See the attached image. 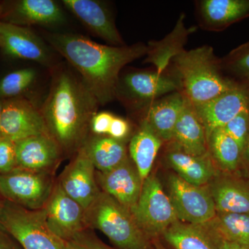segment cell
Segmentation results:
<instances>
[{
    "instance_id": "cell-1",
    "label": "cell",
    "mask_w": 249,
    "mask_h": 249,
    "mask_svg": "<svg viewBox=\"0 0 249 249\" xmlns=\"http://www.w3.org/2000/svg\"><path fill=\"white\" fill-rule=\"evenodd\" d=\"M49 43L78 72L97 100L105 106L116 98L121 71L127 64L146 55L147 45H101L79 34H48Z\"/></svg>"
},
{
    "instance_id": "cell-2",
    "label": "cell",
    "mask_w": 249,
    "mask_h": 249,
    "mask_svg": "<svg viewBox=\"0 0 249 249\" xmlns=\"http://www.w3.org/2000/svg\"><path fill=\"white\" fill-rule=\"evenodd\" d=\"M98 106L79 76L67 69L54 70L50 90L40 111L49 134L64 155H75L85 145Z\"/></svg>"
},
{
    "instance_id": "cell-3",
    "label": "cell",
    "mask_w": 249,
    "mask_h": 249,
    "mask_svg": "<svg viewBox=\"0 0 249 249\" xmlns=\"http://www.w3.org/2000/svg\"><path fill=\"white\" fill-rule=\"evenodd\" d=\"M172 61L181 91L193 106L204 104L237 85L223 76L220 60L211 46L183 49Z\"/></svg>"
},
{
    "instance_id": "cell-4",
    "label": "cell",
    "mask_w": 249,
    "mask_h": 249,
    "mask_svg": "<svg viewBox=\"0 0 249 249\" xmlns=\"http://www.w3.org/2000/svg\"><path fill=\"white\" fill-rule=\"evenodd\" d=\"M87 227L101 231L119 249H150V239L130 211L104 192L85 211Z\"/></svg>"
},
{
    "instance_id": "cell-5",
    "label": "cell",
    "mask_w": 249,
    "mask_h": 249,
    "mask_svg": "<svg viewBox=\"0 0 249 249\" xmlns=\"http://www.w3.org/2000/svg\"><path fill=\"white\" fill-rule=\"evenodd\" d=\"M0 223L22 249H66L47 225L43 209L31 211L4 199Z\"/></svg>"
},
{
    "instance_id": "cell-6",
    "label": "cell",
    "mask_w": 249,
    "mask_h": 249,
    "mask_svg": "<svg viewBox=\"0 0 249 249\" xmlns=\"http://www.w3.org/2000/svg\"><path fill=\"white\" fill-rule=\"evenodd\" d=\"M131 213L150 239L163 235L170 226L179 221L169 196L155 175H149L142 183L138 202Z\"/></svg>"
},
{
    "instance_id": "cell-7",
    "label": "cell",
    "mask_w": 249,
    "mask_h": 249,
    "mask_svg": "<svg viewBox=\"0 0 249 249\" xmlns=\"http://www.w3.org/2000/svg\"><path fill=\"white\" fill-rule=\"evenodd\" d=\"M181 89V83L175 74L134 71L119 77L116 98L130 109H145L161 96Z\"/></svg>"
},
{
    "instance_id": "cell-8",
    "label": "cell",
    "mask_w": 249,
    "mask_h": 249,
    "mask_svg": "<svg viewBox=\"0 0 249 249\" xmlns=\"http://www.w3.org/2000/svg\"><path fill=\"white\" fill-rule=\"evenodd\" d=\"M55 183L53 173L16 168L0 175V194L5 200L37 211L43 209Z\"/></svg>"
},
{
    "instance_id": "cell-9",
    "label": "cell",
    "mask_w": 249,
    "mask_h": 249,
    "mask_svg": "<svg viewBox=\"0 0 249 249\" xmlns=\"http://www.w3.org/2000/svg\"><path fill=\"white\" fill-rule=\"evenodd\" d=\"M169 198L178 220L188 224L203 225L217 214L209 188L186 182L178 175L168 180Z\"/></svg>"
},
{
    "instance_id": "cell-10",
    "label": "cell",
    "mask_w": 249,
    "mask_h": 249,
    "mask_svg": "<svg viewBox=\"0 0 249 249\" xmlns=\"http://www.w3.org/2000/svg\"><path fill=\"white\" fill-rule=\"evenodd\" d=\"M49 134L40 108L27 98L4 100L0 121V136L16 142Z\"/></svg>"
},
{
    "instance_id": "cell-11",
    "label": "cell",
    "mask_w": 249,
    "mask_h": 249,
    "mask_svg": "<svg viewBox=\"0 0 249 249\" xmlns=\"http://www.w3.org/2000/svg\"><path fill=\"white\" fill-rule=\"evenodd\" d=\"M43 210L49 229L63 242L88 229L85 210L65 193L58 181L54 185Z\"/></svg>"
},
{
    "instance_id": "cell-12",
    "label": "cell",
    "mask_w": 249,
    "mask_h": 249,
    "mask_svg": "<svg viewBox=\"0 0 249 249\" xmlns=\"http://www.w3.org/2000/svg\"><path fill=\"white\" fill-rule=\"evenodd\" d=\"M96 171L83 147L65 167L58 181L65 193L85 211L101 191L96 181Z\"/></svg>"
},
{
    "instance_id": "cell-13",
    "label": "cell",
    "mask_w": 249,
    "mask_h": 249,
    "mask_svg": "<svg viewBox=\"0 0 249 249\" xmlns=\"http://www.w3.org/2000/svg\"><path fill=\"white\" fill-rule=\"evenodd\" d=\"M193 107L208 139L214 129L222 128L242 111L249 109V90L237 85L211 101Z\"/></svg>"
},
{
    "instance_id": "cell-14",
    "label": "cell",
    "mask_w": 249,
    "mask_h": 249,
    "mask_svg": "<svg viewBox=\"0 0 249 249\" xmlns=\"http://www.w3.org/2000/svg\"><path fill=\"white\" fill-rule=\"evenodd\" d=\"M0 20L16 25L55 26L65 21V15L53 0H19L0 4Z\"/></svg>"
},
{
    "instance_id": "cell-15",
    "label": "cell",
    "mask_w": 249,
    "mask_h": 249,
    "mask_svg": "<svg viewBox=\"0 0 249 249\" xmlns=\"http://www.w3.org/2000/svg\"><path fill=\"white\" fill-rule=\"evenodd\" d=\"M96 178L101 191L131 212L138 202L143 181L129 159L106 173L96 170Z\"/></svg>"
},
{
    "instance_id": "cell-16",
    "label": "cell",
    "mask_w": 249,
    "mask_h": 249,
    "mask_svg": "<svg viewBox=\"0 0 249 249\" xmlns=\"http://www.w3.org/2000/svg\"><path fill=\"white\" fill-rule=\"evenodd\" d=\"M17 168L34 172H50L62 159L61 149L50 134H41L16 142Z\"/></svg>"
},
{
    "instance_id": "cell-17",
    "label": "cell",
    "mask_w": 249,
    "mask_h": 249,
    "mask_svg": "<svg viewBox=\"0 0 249 249\" xmlns=\"http://www.w3.org/2000/svg\"><path fill=\"white\" fill-rule=\"evenodd\" d=\"M1 48L8 55L49 65L51 55L44 41L30 29L0 20Z\"/></svg>"
},
{
    "instance_id": "cell-18",
    "label": "cell",
    "mask_w": 249,
    "mask_h": 249,
    "mask_svg": "<svg viewBox=\"0 0 249 249\" xmlns=\"http://www.w3.org/2000/svg\"><path fill=\"white\" fill-rule=\"evenodd\" d=\"M62 4L94 35L111 46L122 47L124 42L114 22L112 14L96 0H63Z\"/></svg>"
},
{
    "instance_id": "cell-19",
    "label": "cell",
    "mask_w": 249,
    "mask_h": 249,
    "mask_svg": "<svg viewBox=\"0 0 249 249\" xmlns=\"http://www.w3.org/2000/svg\"><path fill=\"white\" fill-rule=\"evenodd\" d=\"M199 25L219 31L249 17V0H201L196 1Z\"/></svg>"
},
{
    "instance_id": "cell-20",
    "label": "cell",
    "mask_w": 249,
    "mask_h": 249,
    "mask_svg": "<svg viewBox=\"0 0 249 249\" xmlns=\"http://www.w3.org/2000/svg\"><path fill=\"white\" fill-rule=\"evenodd\" d=\"M209 190L216 212L249 214V181L227 175L214 179Z\"/></svg>"
},
{
    "instance_id": "cell-21",
    "label": "cell",
    "mask_w": 249,
    "mask_h": 249,
    "mask_svg": "<svg viewBox=\"0 0 249 249\" xmlns=\"http://www.w3.org/2000/svg\"><path fill=\"white\" fill-rule=\"evenodd\" d=\"M172 141L177 147L189 155H209V142L204 125L193 105L187 99L174 129Z\"/></svg>"
},
{
    "instance_id": "cell-22",
    "label": "cell",
    "mask_w": 249,
    "mask_h": 249,
    "mask_svg": "<svg viewBox=\"0 0 249 249\" xmlns=\"http://www.w3.org/2000/svg\"><path fill=\"white\" fill-rule=\"evenodd\" d=\"M186 98L180 91L170 93L149 105L144 122L163 142H171L174 129L182 111Z\"/></svg>"
},
{
    "instance_id": "cell-23",
    "label": "cell",
    "mask_w": 249,
    "mask_h": 249,
    "mask_svg": "<svg viewBox=\"0 0 249 249\" xmlns=\"http://www.w3.org/2000/svg\"><path fill=\"white\" fill-rule=\"evenodd\" d=\"M163 237L175 249H220L223 240L209 224L178 221L163 232Z\"/></svg>"
},
{
    "instance_id": "cell-24",
    "label": "cell",
    "mask_w": 249,
    "mask_h": 249,
    "mask_svg": "<svg viewBox=\"0 0 249 249\" xmlns=\"http://www.w3.org/2000/svg\"><path fill=\"white\" fill-rule=\"evenodd\" d=\"M184 20L185 14H182L173 30L164 38L160 41H150L147 44L145 62L152 64L158 74L165 73L170 62L184 49L188 36L196 30V27L186 28Z\"/></svg>"
},
{
    "instance_id": "cell-25",
    "label": "cell",
    "mask_w": 249,
    "mask_h": 249,
    "mask_svg": "<svg viewBox=\"0 0 249 249\" xmlns=\"http://www.w3.org/2000/svg\"><path fill=\"white\" fill-rule=\"evenodd\" d=\"M83 148L96 170L102 173L114 169L128 159L124 142L107 135L89 136Z\"/></svg>"
},
{
    "instance_id": "cell-26",
    "label": "cell",
    "mask_w": 249,
    "mask_h": 249,
    "mask_svg": "<svg viewBox=\"0 0 249 249\" xmlns=\"http://www.w3.org/2000/svg\"><path fill=\"white\" fill-rule=\"evenodd\" d=\"M167 160L178 177L195 186H206L215 176L213 165L208 155L196 157L176 147L168 152Z\"/></svg>"
},
{
    "instance_id": "cell-27",
    "label": "cell",
    "mask_w": 249,
    "mask_h": 249,
    "mask_svg": "<svg viewBox=\"0 0 249 249\" xmlns=\"http://www.w3.org/2000/svg\"><path fill=\"white\" fill-rule=\"evenodd\" d=\"M162 143L163 141L142 121L140 128L129 142V154L142 181L150 175Z\"/></svg>"
},
{
    "instance_id": "cell-28",
    "label": "cell",
    "mask_w": 249,
    "mask_h": 249,
    "mask_svg": "<svg viewBox=\"0 0 249 249\" xmlns=\"http://www.w3.org/2000/svg\"><path fill=\"white\" fill-rule=\"evenodd\" d=\"M209 150L219 168L232 174L240 168L244 154L237 142L223 129H214L208 138Z\"/></svg>"
},
{
    "instance_id": "cell-29",
    "label": "cell",
    "mask_w": 249,
    "mask_h": 249,
    "mask_svg": "<svg viewBox=\"0 0 249 249\" xmlns=\"http://www.w3.org/2000/svg\"><path fill=\"white\" fill-rule=\"evenodd\" d=\"M208 224L223 240L249 249V214L217 213Z\"/></svg>"
},
{
    "instance_id": "cell-30",
    "label": "cell",
    "mask_w": 249,
    "mask_h": 249,
    "mask_svg": "<svg viewBox=\"0 0 249 249\" xmlns=\"http://www.w3.org/2000/svg\"><path fill=\"white\" fill-rule=\"evenodd\" d=\"M36 72L32 68H24L11 72L0 80V97H19L35 81Z\"/></svg>"
},
{
    "instance_id": "cell-31",
    "label": "cell",
    "mask_w": 249,
    "mask_h": 249,
    "mask_svg": "<svg viewBox=\"0 0 249 249\" xmlns=\"http://www.w3.org/2000/svg\"><path fill=\"white\" fill-rule=\"evenodd\" d=\"M220 62L222 69L230 71L249 87V42L234 49Z\"/></svg>"
},
{
    "instance_id": "cell-32",
    "label": "cell",
    "mask_w": 249,
    "mask_h": 249,
    "mask_svg": "<svg viewBox=\"0 0 249 249\" xmlns=\"http://www.w3.org/2000/svg\"><path fill=\"white\" fill-rule=\"evenodd\" d=\"M222 128L237 142L245 156L249 137V109L242 111Z\"/></svg>"
},
{
    "instance_id": "cell-33",
    "label": "cell",
    "mask_w": 249,
    "mask_h": 249,
    "mask_svg": "<svg viewBox=\"0 0 249 249\" xmlns=\"http://www.w3.org/2000/svg\"><path fill=\"white\" fill-rule=\"evenodd\" d=\"M66 249H112L105 245L88 229L64 242Z\"/></svg>"
},
{
    "instance_id": "cell-34",
    "label": "cell",
    "mask_w": 249,
    "mask_h": 249,
    "mask_svg": "<svg viewBox=\"0 0 249 249\" xmlns=\"http://www.w3.org/2000/svg\"><path fill=\"white\" fill-rule=\"evenodd\" d=\"M17 168L16 142L0 136V175Z\"/></svg>"
},
{
    "instance_id": "cell-35",
    "label": "cell",
    "mask_w": 249,
    "mask_h": 249,
    "mask_svg": "<svg viewBox=\"0 0 249 249\" xmlns=\"http://www.w3.org/2000/svg\"><path fill=\"white\" fill-rule=\"evenodd\" d=\"M114 117L107 111L96 113L91 119L90 131L94 135H107Z\"/></svg>"
},
{
    "instance_id": "cell-36",
    "label": "cell",
    "mask_w": 249,
    "mask_h": 249,
    "mask_svg": "<svg viewBox=\"0 0 249 249\" xmlns=\"http://www.w3.org/2000/svg\"><path fill=\"white\" fill-rule=\"evenodd\" d=\"M129 132V124L127 121L114 116L107 136L111 138L123 141Z\"/></svg>"
},
{
    "instance_id": "cell-37",
    "label": "cell",
    "mask_w": 249,
    "mask_h": 249,
    "mask_svg": "<svg viewBox=\"0 0 249 249\" xmlns=\"http://www.w3.org/2000/svg\"><path fill=\"white\" fill-rule=\"evenodd\" d=\"M0 249H22L0 223Z\"/></svg>"
},
{
    "instance_id": "cell-38",
    "label": "cell",
    "mask_w": 249,
    "mask_h": 249,
    "mask_svg": "<svg viewBox=\"0 0 249 249\" xmlns=\"http://www.w3.org/2000/svg\"><path fill=\"white\" fill-rule=\"evenodd\" d=\"M220 249H249L246 247H242V246L236 245L232 242H227V241L223 240L222 246Z\"/></svg>"
},
{
    "instance_id": "cell-39",
    "label": "cell",
    "mask_w": 249,
    "mask_h": 249,
    "mask_svg": "<svg viewBox=\"0 0 249 249\" xmlns=\"http://www.w3.org/2000/svg\"><path fill=\"white\" fill-rule=\"evenodd\" d=\"M247 157V160H248V162L249 163V137L248 139V142H247V147H246L245 156L244 157Z\"/></svg>"
},
{
    "instance_id": "cell-40",
    "label": "cell",
    "mask_w": 249,
    "mask_h": 249,
    "mask_svg": "<svg viewBox=\"0 0 249 249\" xmlns=\"http://www.w3.org/2000/svg\"><path fill=\"white\" fill-rule=\"evenodd\" d=\"M155 246L156 249H166L165 248L164 246L162 245L159 241H156Z\"/></svg>"
},
{
    "instance_id": "cell-41",
    "label": "cell",
    "mask_w": 249,
    "mask_h": 249,
    "mask_svg": "<svg viewBox=\"0 0 249 249\" xmlns=\"http://www.w3.org/2000/svg\"><path fill=\"white\" fill-rule=\"evenodd\" d=\"M3 103H4V101H1L0 99V121H1V112H2Z\"/></svg>"
},
{
    "instance_id": "cell-42",
    "label": "cell",
    "mask_w": 249,
    "mask_h": 249,
    "mask_svg": "<svg viewBox=\"0 0 249 249\" xmlns=\"http://www.w3.org/2000/svg\"><path fill=\"white\" fill-rule=\"evenodd\" d=\"M4 198H3L1 194H0V209H1V206H2L3 201H4Z\"/></svg>"
},
{
    "instance_id": "cell-43",
    "label": "cell",
    "mask_w": 249,
    "mask_h": 249,
    "mask_svg": "<svg viewBox=\"0 0 249 249\" xmlns=\"http://www.w3.org/2000/svg\"><path fill=\"white\" fill-rule=\"evenodd\" d=\"M1 47V40H0V47Z\"/></svg>"
}]
</instances>
